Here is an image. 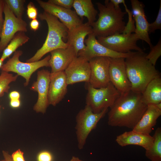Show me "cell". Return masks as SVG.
Returning a JSON list of instances; mask_svg holds the SVG:
<instances>
[{
	"instance_id": "24",
	"label": "cell",
	"mask_w": 161,
	"mask_h": 161,
	"mask_svg": "<svg viewBox=\"0 0 161 161\" xmlns=\"http://www.w3.org/2000/svg\"><path fill=\"white\" fill-rule=\"evenodd\" d=\"M29 40V37L25 32H17L3 50L1 58L4 61L15 52L18 47L27 42Z\"/></svg>"
},
{
	"instance_id": "40",
	"label": "cell",
	"mask_w": 161,
	"mask_h": 161,
	"mask_svg": "<svg viewBox=\"0 0 161 161\" xmlns=\"http://www.w3.org/2000/svg\"><path fill=\"white\" fill-rule=\"evenodd\" d=\"M70 161H85L80 160L78 157L75 156H73Z\"/></svg>"
},
{
	"instance_id": "44",
	"label": "cell",
	"mask_w": 161,
	"mask_h": 161,
	"mask_svg": "<svg viewBox=\"0 0 161 161\" xmlns=\"http://www.w3.org/2000/svg\"><path fill=\"white\" fill-rule=\"evenodd\" d=\"M0 52H1V51H0Z\"/></svg>"
},
{
	"instance_id": "1",
	"label": "cell",
	"mask_w": 161,
	"mask_h": 161,
	"mask_svg": "<svg viewBox=\"0 0 161 161\" xmlns=\"http://www.w3.org/2000/svg\"><path fill=\"white\" fill-rule=\"evenodd\" d=\"M147 107L141 93L131 90L121 94L108 114V123L112 126L126 127L132 129L139 121Z\"/></svg>"
},
{
	"instance_id": "13",
	"label": "cell",
	"mask_w": 161,
	"mask_h": 161,
	"mask_svg": "<svg viewBox=\"0 0 161 161\" xmlns=\"http://www.w3.org/2000/svg\"><path fill=\"white\" fill-rule=\"evenodd\" d=\"M50 72L43 69L37 72V80L32 84L30 89L38 93V99L33 107L37 112L45 113L49 105L48 95L50 80Z\"/></svg>"
},
{
	"instance_id": "19",
	"label": "cell",
	"mask_w": 161,
	"mask_h": 161,
	"mask_svg": "<svg viewBox=\"0 0 161 161\" xmlns=\"http://www.w3.org/2000/svg\"><path fill=\"white\" fill-rule=\"evenodd\" d=\"M161 115V103L147 105V109L142 117L132 130L150 134L157 121Z\"/></svg>"
},
{
	"instance_id": "22",
	"label": "cell",
	"mask_w": 161,
	"mask_h": 161,
	"mask_svg": "<svg viewBox=\"0 0 161 161\" xmlns=\"http://www.w3.org/2000/svg\"><path fill=\"white\" fill-rule=\"evenodd\" d=\"M143 100L147 105L161 103V78H155L147 85L142 93Z\"/></svg>"
},
{
	"instance_id": "34",
	"label": "cell",
	"mask_w": 161,
	"mask_h": 161,
	"mask_svg": "<svg viewBox=\"0 0 161 161\" xmlns=\"http://www.w3.org/2000/svg\"><path fill=\"white\" fill-rule=\"evenodd\" d=\"M4 0H0V39L4 21L3 14L4 13Z\"/></svg>"
},
{
	"instance_id": "37",
	"label": "cell",
	"mask_w": 161,
	"mask_h": 161,
	"mask_svg": "<svg viewBox=\"0 0 161 161\" xmlns=\"http://www.w3.org/2000/svg\"><path fill=\"white\" fill-rule=\"evenodd\" d=\"M110 1L113 4L114 7L116 9L120 7L119 4H123L124 6L126 5L124 0H110Z\"/></svg>"
},
{
	"instance_id": "7",
	"label": "cell",
	"mask_w": 161,
	"mask_h": 161,
	"mask_svg": "<svg viewBox=\"0 0 161 161\" xmlns=\"http://www.w3.org/2000/svg\"><path fill=\"white\" fill-rule=\"evenodd\" d=\"M108 111V109H106L99 113H95L89 106L86 105L84 108L78 112L76 117L75 129L79 149L83 148L89 134Z\"/></svg>"
},
{
	"instance_id": "33",
	"label": "cell",
	"mask_w": 161,
	"mask_h": 161,
	"mask_svg": "<svg viewBox=\"0 0 161 161\" xmlns=\"http://www.w3.org/2000/svg\"><path fill=\"white\" fill-rule=\"evenodd\" d=\"M11 156L13 161H25L24 153L19 149L13 153Z\"/></svg>"
},
{
	"instance_id": "12",
	"label": "cell",
	"mask_w": 161,
	"mask_h": 161,
	"mask_svg": "<svg viewBox=\"0 0 161 161\" xmlns=\"http://www.w3.org/2000/svg\"><path fill=\"white\" fill-rule=\"evenodd\" d=\"M125 59L110 58L109 68L110 82L121 94L128 92L131 89L127 76Z\"/></svg>"
},
{
	"instance_id": "10",
	"label": "cell",
	"mask_w": 161,
	"mask_h": 161,
	"mask_svg": "<svg viewBox=\"0 0 161 161\" xmlns=\"http://www.w3.org/2000/svg\"><path fill=\"white\" fill-rule=\"evenodd\" d=\"M84 43L86 45L85 48L78 52L77 56L82 57L88 61L92 58L100 56L126 58L131 55L133 52L122 53L111 50L99 43L93 33L88 35V38L84 40Z\"/></svg>"
},
{
	"instance_id": "42",
	"label": "cell",
	"mask_w": 161,
	"mask_h": 161,
	"mask_svg": "<svg viewBox=\"0 0 161 161\" xmlns=\"http://www.w3.org/2000/svg\"><path fill=\"white\" fill-rule=\"evenodd\" d=\"M0 161H5V160L4 159L2 160H0Z\"/></svg>"
},
{
	"instance_id": "4",
	"label": "cell",
	"mask_w": 161,
	"mask_h": 161,
	"mask_svg": "<svg viewBox=\"0 0 161 161\" xmlns=\"http://www.w3.org/2000/svg\"><path fill=\"white\" fill-rule=\"evenodd\" d=\"M38 16L41 20L46 21L48 27L47 35L41 47L26 61L28 63L38 61L46 54L54 49L66 48L69 46L63 40V38H66L68 30L58 18L44 11Z\"/></svg>"
},
{
	"instance_id": "14",
	"label": "cell",
	"mask_w": 161,
	"mask_h": 161,
	"mask_svg": "<svg viewBox=\"0 0 161 161\" xmlns=\"http://www.w3.org/2000/svg\"><path fill=\"white\" fill-rule=\"evenodd\" d=\"M36 1L44 12L59 19L69 30L83 23V20L80 18L75 11L71 9L65 8L41 0H37Z\"/></svg>"
},
{
	"instance_id": "6",
	"label": "cell",
	"mask_w": 161,
	"mask_h": 161,
	"mask_svg": "<svg viewBox=\"0 0 161 161\" xmlns=\"http://www.w3.org/2000/svg\"><path fill=\"white\" fill-rule=\"evenodd\" d=\"M23 54L21 50L16 51L13 56L3 64L1 68L2 71L16 73L25 80L24 85H28L32 74L39 68L50 66L49 61L50 55H48L44 58L38 61L31 62H23L19 60V58Z\"/></svg>"
},
{
	"instance_id": "32",
	"label": "cell",
	"mask_w": 161,
	"mask_h": 161,
	"mask_svg": "<svg viewBox=\"0 0 161 161\" xmlns=\"http://www.w3.org/2000/svg\"><path fill=\"white\" fill-rule=\"evenodd\" d=\"M52 159L51 153L47 151L41 152L37 157L38 161H52Z\"/></svg>"
},
{
	"instance_id": "15",
	"label": "cell",
	"mask_w": 161,
	"mask_h": 161,
	"mask_svg": "<svg viewBox=\"0 0 161 161\" xmlns=\"http://www.w3.org/2000/svg\"><path fill=\"white\" fill-rule=\"evenodd\" d=\"M64 71L68 85L89 82L90 75L89 62L82 57H75Z\"/></svg>"
},
{
	"instance_id": "31",
	"label": "cell",
	"mask_w": 161,
	"mask_h": 161,
	"mask_svg": "<svg viewBox=\"0 0 161 161\" xmlns=\"http://www.w3.org/2000/svg\"><path fill=\"white\" fill-rule=\"evenodd\" d=\"M27 14L28 18L30 19H36L37 17L38 9L32 2H30L27 5Z\"/></svg>"
},
{
	"instance_id": "3",
	"label": "cell",
	"mask_w": 161,
	"mask_h": 161,
	"mask_svg": "<svg viewBox=\"0 0 161 161\" xmlns=\"http://www.w3.org/2000/svg\"><path fill=\"white\" fill-rule=\"evenodd\" d=\"M104 3H96L99 13L97 20L90 24L93 33L96 37L122 33L126 26L123 20L127 12L122 11L120 7L115 8L110 0H105Z\"/></svg>"
},
{
	"instance_id": "18",
	"label": "cell",
	"mask_w": 161,
	"mask_h": 161,
	"mask_svg": "<svg viewBox=\"0 0 161 161\" xmlns=\"http://www.w3.org/2000/svg\"><path fill=\"white\" fill-rule=\"evenodd\" d=\"M50 52V58L49 62L51 69V73L64 71L77 56L74 49L69 46L66 48L54 49Z\"/></svg>"
},
{
	"instance_id": "16",
	"label": "cell",
	"mask_w": 161,
	"mask_h": 161,
	"mask_svg": "<svg viewBox=\"0 0 161 161\" xmlns=\"http://www.w3.org/2000/svg\"><path fill=\"white\" fill-rule=\"evenodd\" d=\"M132 8V13L136 23L134 33L139 40L145 42L149 45L150 49L152 45L148 33L149 23L146 16L143 3L138 0H130Z\"/></svg>"
},
{
	"instance_id": "28",
	"label": "cell",
	"mask_w": 161,
	"mask_h": 161,
	"mask_svg": "<svg viewBox=\"0 0 161 161\" xmlns=\"http://www.w3.org/2000/svg\"><path fill=\"white\" fill-rule=\"evenodd\" d=\"M161 55V40L159 39L157 43L153 46L150 51L147 54L146 57L149 61L154 66H155L156 62Z\"/></svg>"
},
{
	"instance_id": "25",
	"label": "cell",
	"mask_w": 161,
	"mask_h": 161,
	"mask_svg": "<svg viewBox=\"0 0 161 161\" xmlns=\"http://www.w3.org/2000/svg\"><path fill=\"white\" fill-rule=\"evenodd\" d=\"M152 145L149 150L145 151V156L151 161H161V128L158 127L153 136Z\"/></svg>"
},
{
	"instance_id": "39",
	"label": "cell",
	"mask_w": 161,
	"mask_h": 161,
	"mask_svg": "<svg viewBox=\"0 0 161 161\" xmlns=\"http://www.w3.org/2000/svg\"><path fill=\"white\" fill-rule=\"evenodd\" d=\"M2 154L5 161H13L11 155L7 152L3 151Z\"/></svg>"
},
{
	"instance_id": "23",
	"label": "cell",
	"mask_w": 161,
	"mask_h": 161,
	"mask_svg": "<svg viewBox=\"0 0 161 161\" xmlns=\"http://www.w3.org/2000/svg\"><path fill=\"white\" fill-rule=\"evenodd\" d=\"M73 7L80 18L83 20L84 17H86L90 25L96 21L98 12L92 0H74Z\"/></svg>"
},
{
	"instance_id": "41",
	"label": "cell",
	"mask_w": 161,
	"mask_h": 161,
	"mask_svg": "<svg viewBox=\"0 0 161 161\" xmlns=\"http://www.w3.org/2000/svg\"><path fill=\"white\" fill-rule=\"evenodd\" d=\"M4 60L1 58H0V69L1 68L3 64V62Z\"/></svg>"
},
{
	"instance_id": "27",
	"label": "cell",
	"mask_w": 161,
	"mask_h": 161,
	"mask_svg": "<svg viewBox=\"0 0 161 161\" xmlns=\"http://www.w3.org/2000/svg\"><path fill=\"white\" fill-rule=\"evenodd\" d=\"M14 15L17 18H22L24 9L25 0H4Z\"/></svg>"
},
{
	"instance_id": "17",
	"label": "cell",
	"mask_w": 161,
	"mask_h": 161,
	"mask_svg": "<svg viewBox=\"0 0 161 161\" xmlns=\"http://www.w3.org/2000/svg\"><path fill=\"white\" fill-rule=\"evenodd\" d=\"M68 85L64 71L50 74L48 99L49 105L55 106L64 97Z\"/></svg>"
},
{
	"instance_id": "30",
	"label": "cell",
	"mask_w": 161,
	"mask_h": 161,
	"mask_svg": "<svg viewBox=\"0 0 161 161\" xmlns=\"http://www.w3.org/2000/svg\"><path fill=\"white\" fill-rule=\"evenodd\" d=\"M47 2L65 8L71 9L73 7L74 0H49Z\"/></svg>"
},
{
	"instance_id": "20",
	"label": "cell",
	"mask_w": 161,
	"mask_h": 161,
	"mask_svg": "<svg viewBox=\"0 0 161 161\" xmlns=\"http://www.w3.org/2000/svg\"><path fill=\"white\" fill-rule=\"evenodd\" d=\"M153 140V136L150 134L132 130L125 131L117 136L115 140L118 145L122 147L129 145H137L142 147L146 151L151 148Z\"/></svg>"
},
{
	"instance_id": "43",
	"label": "cell",
	"mask_w": 161,
	"mask_h": 161,
	"mask_svg": "<svg viewBox=\"0 0 161 161\" xmlns=\"http://www.w3.org/2000/svg\"></svg>"
},
{
	"instance_id": "8",
	"label": "cell",
	"mask_w": 161,
	"mask_h": 161,
	"mask_svg": "<svg viewBox=\"0 0 161 161\" xmlns=\"http://www.w3.org/2000/svg\"><path fill=\"white\" fill-rule=\"evenodd\" d=\"M97 39L104 47L118 53H126L133 50L143 51L137 45L139 39L135 33L117 34L106 37H97Z\"/></svg>"
},
{
	"instance_id": "21",
	"label": "cell",
	"mask_w": 161,
	"mask_h": 161,
	"mask_svg": "<svg viewBox=\"0 0 161 161\" xmlns=\"http://www.w3.org/2000/svg\"><path fill=\"white\" fill-rule=\"evenodd\" d=\"M93 33L92 29L87 22L83 23L70 30H68L66 39L67 43L72 47L78 55L86 47L84 40L86 37Z\"/></svg>"
},
{
	"instance_id": "36",
	"label": "cell",
	"mask_w": 161,
	"mask_h": 161,
	"mask_svg": "<svg viewBox=\"0 0 161 161\" xmlns=\"http://www.w3.org/2000/svg\"><path fill=\"white\" fill-rule=\"evenodd\" d=\"M20 95L19 93L16 91L11 92L9 94V97L10 100L19 99Z\"/></svg>"
},
{
	"instance_id": "9",
	"label": "cell",
	"mask_w": 161,
	"mask_h": 161,
	"mask_svg": "<svg viewBox=\"0 0 161 161\" xmlns=\"http://www.w3.org/2000/svg\"><path fill=\"white\" fill-rule=\"evenodd\" d=\"M4 14V21L0 39L1 52L3 51L16 33L27 31L26 22L22 18L17 17L5 2Z\"/></svg>"
},
{
	"instance_id": "2",
	"label": "cell",
	"mask_w": 161,
	"mask_h": 161,
	"mask_svg": "<svg viewBox=\"0 0 161 161\" xmlns=\"http://www.w3.org/2000/svg\"><path fill=\"white\" fill-rule=\"evenodd\" d=\"M147 54L143 51L134 52L125 59L131 90L141 94L151 81L160 77V73L155 66L146 58Z\"/></svg>"
},
{
	"instance_id": "29",
	"label": "cell",
	"mask_w": 161,
	"mask_h": 161,
	"mask_svg": "<svg viewBox=\"0 0 161 161\" xmlns=\"http://www.w3.org/2000/svg\"><path fill=\"white\" fill-rule=\"evenodd\" d=\"M157 30H161V0H160L159 11L155 20L153 22L149 23L148 33H153Z\"/></svg>"
},
{
	"instance_id": "26",
	"label": "cell",
	"mask_w": 161,
	"mask_h": 161,
	"mask_svg": "<svg viewBox=\"0 0 161 161\" xmlns=\"http://www.w3.org/2000/svg\"><path fill=\"white\" fill-rule=\"evenodd\" d=\"M18 75H14L8 72L2 71L0 75V97L3 96L5 93H7L10 89V84L16 80Z\"/></svg>"
},
{
	"instance_id": "5",
	"label": "cell",
	"mask_w": 161,
	"mask_h": 161,
	"mask_svg": "<svg viewBox=\"0 0 161 161\" xmlns=\"http://www.w3.org/2000/svg\"><path fill=\"white\" fill-rule=\"evenodd\" d=\"M85 85L87 90L86 105L95 113L110 108L121 94L110 82L106 86L99 88L92 87L89 83Z\"/></svg>"
},
{
	"instance_id": "11",
	"label": "cell",
	"mask_w": 161,
	"mask_h": 161,
	"mask_svg": "<svg viewBox=\"0 0 161 161\" xmlns=\"http://www.w3.org/2000/svg\"><path fill=\"white\" fill-rule=\"evenodd\" d=\"M110 58L97 57L89 61L90 69L89 83L93 87L99 88L106 86L110 83L109 68Z\"/></svg>"
},
{
	"instance_id": "38",
	"label": "cell",
	"mask_w": 161,
	"mask_h": 161,
	"mask_svg": "<svg viewBox=\"0 0 161 161\" xmlns=\"http://www.w3.org/2000/svg\"><path fill=\"white\" fill-rule=\"evenodd\" d=\"M10 106L13 108L19 107L20 105V101L19 99L10 100Z\"/></svg>"
},
{
	"instance_id": "35",
	"label": "cell",
	"mask_w": 161,
	"mask_h": 161,
	"mask_svg": "<svg viewBox=\"0 0 161 161\" xmlns=\"http://www.w3.org/2000/svg\"><path fill=\"white\" fill-rule=\"evenodd\" d=\"M39 25V22L37 19L32 20L30 23L31 29L34 31H36L38 29Z\"/></svg>"
}]
</instances>
